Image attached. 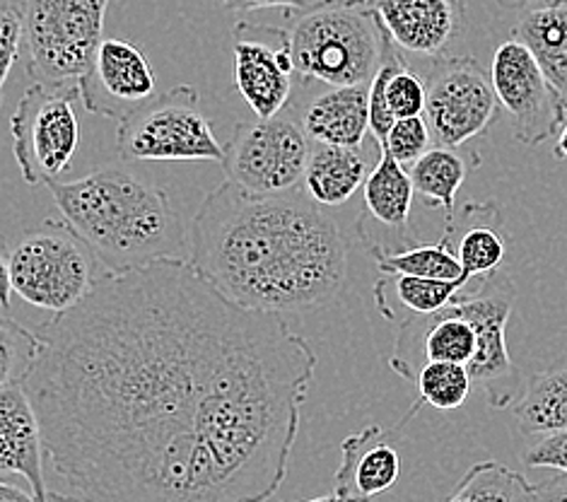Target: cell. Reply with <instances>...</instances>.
Instances as JSON below:
<instances>
[{
  "instance_id": "1",
  "label": "cell",
  "mask_w": 567,
  "mask_h": 502,
  "mask_svg": "<svg viewBox=\"0 0 567 502\" xmlns=\"http://www.w3.org/2000/svg\"><path fill=\"white\" fill-rule=\"evenodd\" d=\"M24 389L65 495L266 502L288 477L317 352L188 259L106 270L53 315Z\"/></svg>"
},
{
  "instance_id": "2",
  "label": "cell",
  "mask_w": 567,
  "mask_h": 502,
  "mask_svg": "<svg viewBox=\"0 0 567 502\" xmlns=\"http://www.w3.org/2000/svg\"><path fill=\"white\" fill-rule=\"evenodd\" d=\"M188 262L229 300L271 315H300L346 288L350 244L307 194H251L223 182L200 203Z\"/></svg>"
},
{
  "instance_id": "3",
  "label": "cell",
  "mask_w": 567,
  "mask_h": 502,
  "mask_svg": "<svg viewBox=\"0 0 567 502\" xmlns=\"http://www.w3.org/2000/svg\"><path fill=\"white\" fill-rule=\"evenodd\" d=\"M515 303L517 285L505 270L471 280L442 309L403 319L389 368L413 385L427 362L466 365L491 409H509L524 385L505 338Z\"/></svg>"
},
{
  "instance_id": "4",
  "label": "cell",
  "mask_w": 567,
  "mask_h": 502,
  "mask_svg": "<svg viewBox=\"0 0 567 502\" xmlns=\"http://www.w3.org/2000/svg\"><path fill=\"white\" fill-rule=\"evenodd\" d=\"M75 233L106 270H131L155 262L186 259L188 233L167 188L106 165L73 182L47 184Z\"/></svg>"
},
{
  "instance_id": "5",
  "label": "cell",
  "mask_w": 567,
  "mask_h": 502,
  "mask_svg": "<svg viewBox=\"0 0 567 502\" xmlns=\"http://www.w3.org/2000/svg\"><path fill=\"white\" fill-rule=\"evenodd\" d=\"M280 30L295 78L327 88L370 85L384 59L386 34L364 6L348 0H317L305 10L286 12Z\"/></svg>"
},
{
  "instance_id": "6",
  "label": "cell",
  "mask_w": 567,
  "mask_h": 502,
  "mask_svg": "<svg viewBox=\"0 0 567 502\" xmlns=\"http://www.w3.org/2000/svg\"><path fill=\"white\" fill-rule=\"evenodd\" d=\"M104 274L100 256L65 221L27 229L10 249L12 293L53 315L83 303Z\"/></svg>"
},
{
  "instance_id": "7",
  "label": "cell",
  "mask_w": 567,
  "mask_h": 502,
  "mask_svg": "<svg viewBox=\"0 0 567 502\" xmlns=\"http://www.w3.org/2000/svg\"><path fill=\"white\" fill-rule=\"evenodd\" d=\"M106 6L110 0H16L34 83L80 85L104 42Z\"/></svg>"
},
{
  "instance_id": "8",
  "label": "cell",
  "mask_w": 567,
  "mask_h": 502,
  "mask_svg": "<svg viewBox=\"0 0 567 502\" xmlns=\"http://www.w3.org/2000/svg\"><path fill=\"white\" fill-rule=\"evenodd\" d=\"M116 153L124 162H223L225 145L200 110L198 90L177 85L118 119Z\"/></svg>"
},
{
  "instance_id": "9",
  "label": "cell",
  "mask_w": 567,
  "mask_h": 502,
  "mask_svg": "<svg viewBox=\"0 0 567 502\" xmlns=\"http://www.w3.org/2000/svg\"><path fill=\"white\" fill-rule=\"evenodd\" d=\"M312 141L295 106L276 116L241 121L225 145L227 182L251 194H288L300 188Z\"/></svg>"
},
{
  "instance_id": "10",
  "label": "cell",
  "mask_w": 567,
  "mask_h": 502,
  "mask_svg": "<svg viewBox=\"0 0 567 502\" xmlns=\"http://www.w3.org/2000/svg\"><path fill=\"white\" fill-rule=\"evenodd\" d=\"M80 85L34 83L10 116L12 153L22 180L32 186L56 182L80 151V119L75 114Z\"/></svg>"
},
{
  "instance_id": "11",
  "label": "cell",
  "mask_w": 567,
  "mask_h": 502,
  "mask_svg": "<svg viewBox=\"0 0 567 502\" xmlns=\"http://www.w3.org/2000/svg\"><path fill=\"white\" fill-rule=\"evenodd\" d=\"M425 121L432 141L447 147H464L503 114L491 73L474 57L430 59L423 75Z\"/></svg>"
},
{
  "instance_id": "12",
  "label": "cell",
  "mask_w": 567,
  "mask_h": 502,
  "mask_svg": "<svg viewBox=\"0 0 567 502\" xmlns=\"http://www.w3.org/2000/svg\"><path fill=\"white\" fill-rule=\"evenodd\" d=\"M491 80L517 143L534 147L567 124V102L519 39L512 37L497 47Z\"/></svg>"
},
{
  "instance_id": "13",
  "label": "cell",
  "mask_w": 567,
  "mask_h": 502,
  "mask_svg": "<svg viewBox=\"0 0 567 502\" xmlns=\"http://www.w3.org/2000/svg\"><path fill=\"white\" fill-rule=\"evenodd\" d=\"M401 57H444L466 24V0H368Z\"/></svg>"
},
{
  "instance_id": "14",
  "label": "cell",
  "mask_w": 567,
  "mask_h": 502,
  "mask_svg": "<svg viewBox=\"0 0 567 502\" xmlns=\"http://www.w3.org/2000/svg\"><path fill=\"white\" fill-rule=\"evenodd\" d=\"M157 75L145 53L124 39H104L87 75L80 80V100L90 114L121 119L155 94Z\"/></svg>"
},
{
  "instance_id": "15",
  "label": "cell",
  "mask_w": 567,
  "mask_h": 502,
  "mask_svg": "<svg viewBox=\"0 0 567 502\" xmlns=\"http://www.w3.org/2000/svg\"><path fill=\"white\" fill-rule=\"evenodd\" d=\"M380 153L374 170L362 184L364 213L358 221V235H372L382 229L380 235L362 242L368 252H403L413 244H421L411 225L415 192L409 170L399 165L386 151Z\"/></svg>"
},
{
  "instance_id": "16",
  "label": "cell",
  "mask_w": 567,
  "mask_h": 502,
  "mask_svg": "<svg viewBox=\"0 0 567 502\" xmlns=\"http://www.w3.org/2000/svg\"><path fill=\"white\" fill-rule=\"evenodd\" d=\"M401 430L368 426L341 444V467L333 473V493L343 502H372L401 477L396 438Z\"/></svg>"
},
{
  "instance_id": "17",
  "label": "cell",
  "mask_w": 567,
  "mask_h": 502,
  "mask_svg": "<svg viewBox=\"0 0 567 502\" xmlns=\"http://www.w3.org/2000/svg\"><path fill=\"white\" fill-rule=\"evenodd\" d=\"M0 473L22 477L39 502H49L42 426L24 385L0 387Z\"/></svg>"
},
{
  "instance_id": "18",
  "label": "cell",
  "mask_w": 567,
  "mask_h": 502,
  "mask_svg": "<svg viewBox=\"0 0 567 502\" xmlns=\"http://www.w3.org/2000/svg\"><path fill=\"white\" fill-rule=\"evenodd\" d=\"M276 32V47L261 42V39L235 34V83L241 98L259 119L276 116L290 104L295 68L278 27Z\"/></svg>"
},
{
  "instance_id": "19",
  "label": "cell",
  "mask_w": 567,
  "mask_h": 502,
  "mask_svg": "<svg viewBox=\"0 0 567 502\" xmlns=\"http://www.w3.org/2000/svg\"><path fill=\"white\" fill-rule=\"evenodd\" d=\"M444 237L468 280L491 276L507 254L497 203H466L450 223H444Z\"/></svg>"
},
{
  "instance_id": "20",
  "label": "cell",
  "mask_w": 567,
  "mask_h": 502,
  "mask_svg": "<svg viewBox=\"0 0 567 502\" xmlns=\"http://www.w3.org/2000/svg\"><path fill=\"white\" fill-rule=\"evenodd\" d=\"M300 116L312 143L360 147L370 133V85L323 90Z\"/></svg>"
},
{
  "instance_id": "21",
  "label": "cell",
  "mask_w": 567,
  "mask_h": 502,
  "mask_svg": "<svg viewBox=\"0 0 567 502\" xmlns=\"http://www.w3.org/2000/svg\"><path fill=\"white\" fill-rule=\"evenodd\" d=\"M509 409L524 436L567 430V350L546 368L524 377Z\"/></svg>"
},
{
  "instance_id": "22",
  "label": "cell",
  "mask_w": 567,
  "mask_h": 502,
  "mask_svg": "<svg viewBox=\"0 0 567 502\" xmlns=\"http://www.w3.org/2000/svg\"><path fill=\"white\" fill-rule=\"evenodd\" d=\"M515 39L534 53L536 63L567 102V0L529 6L522 10Z\"/></svg>"
},
{
  "instance_id": "23",
  "label": "cell",
  "mask_w": 567,
  "mask_h": 502,
  "mask_svg": "<svg viewBox=\"0 0 567 502\" xmlns=\"http://www.w3.org/2000/svg\"><path fill=\"white\" fill-rule=\"evenodd\" d=\"M368 180L360 147L312 143L305 170V192L323 208L343 206Z\"/></svg>"
},
{
  "instance_id": "24",
  "label": "cell",
  "mask_w": 567,
  "mask_h": 502,
  "mask_svg": "<svg viewBox=\"0 0 567 502\" xmlns=\"http://www.w3.org/2000/svg\"><path fill=\"white\" fill-rule=\"evenodd\" d=\"M481 167L478 153H466L464 147L435 145L417 157L409 167L413 192L421 196L427 206L444 213V223H450L456 208V192L466 182V176Z\"/></svg>"
},
{
  "instance_id": "25",
  "label": "cell",
  "mask_w": 567,
  "mask_h": 502,
  "mask_svg": "<svg viewBox=\"0 0 567 502\" xmlns=\"http://www.w3.org/2000/svg\"><path fill=\"white\" fill-rule=\"evenodd\" d=\"M466 288L458 280H432L403 274H384L374 283V303L386 319L396 317V309L403 307L411 315H430L442 309Z\"/></svg>"
},
{
  "instance_id": "26",
  "label": "cell",
  "mask_w": 567,
  "mask_h": 502,
  "mask_svg": "<svg viewBox=\"0 0 567 502\" xmlns=\"http://www.w3.org/2000/svg\"><path fill=\"white\" fill-rule=\"evenodd\" d=\"M442 502H538L534 485L499 461H478Z\"/></svg>"
},
{
  "instance_id": "27",
  "label": "cell",
  "mask_w": 567,
  "mask_h": 502,
  "mask_svg": "<svg viewBox=\"0 0 567 502\" xmlns=\"http://www.w3.org/2000/svg\"><path fill=\"white\" fill-rule=\"evenodd\" d=\"M415 401L409 409V413L401 418L396 430H403L411 418L421 413L423 406H432L437 411H454L458 406H464L468 393L474 391V379L466 365L454 362H427L425 368L415 375Z\"/></svg>"
},
{
  "instance_id": "28",
  "label": "cell",
  "mask_w": 567,
  "mask_h": 502,
  "mask_svg": "<svg viewBox=\"0 0 567 502\" xmlns=\"http://www.w3.org/2000/svg\"><path fill=\"white\" fill-rule=\"evenodd\" d=\"M372 259L380 266L382 274H403V276H417V278H432V280H458L471 283L462 264L450 249L447 237L442 235L435 244H413V247L403 252H370Z\"/></svg>"
},
{
  "instance_id": "29",
  "label": "cell",
  "mask_w": 567,
  "mask_h": 502,
  "mask_svg": "<svg viewBox=\"0 0 567 502\" xmlns=\"http://www.w3.org/2000/svg\"><path fill=\"white\" fill-rule=\"evenodd\" d=\"M42 352L39 331L24 329L20 321L0 311V387L24 385Z\"/></svg>"
},
{
  "instance_id": "30",
  "label": "cell",
  "mask_w": 567,
  "mask_h": 502,
  "mask_svg": "<svg viewBox=\"0 0 567 502\" xmlns=\"http://www.w3.org/2000/svg\"><path fill=\"white\" fill-rule=\"evenodd\" d=\"M430 141L432 133L425 116H406L394 121V126H391L380 151H386L399 165L409 170L417 157L430 151Z\"/></svg>"
},
{
  "instance_id": "31",
  "label": "cell",
  "mask_w": 567,
  "mask_h": 502,
  "mask_svg": "<svg viewBox=\"0 0 567 502\" xmlns=\"http://www.w3.org/2000/svg\"><path fill=\"white\" fill-rule=\"evenodd\" d=\"M22 53V22L16 3H0V104L12 65Z\"/></svg>"
},
{
  "instance_id": "32",
  "label": "cell",
  "mask_w": 567,
  "mask_h": 502,
  "mask_svg": "<svg viewBox=\"0 0 567 502\" xmlns=\"http://www.w3.org/2000/svg\"><path fill=\"white\" fill-rule=\"evenodd\" d=\"M522 461L529 469H550L567 477V430L546 432L522 454Z\"/></svg>"
},
{
  "instance_id": "33",
  "label": "cell",
  "mask_w": 567,
  "mask_h": 502,
  "mask_svg": "<svg viewBox=\"0 0 567 502\" xmlns=\"http://www.w3.org/2000/svg\"><path fill=\"white\" fill-rule=\"evenodd\" d=\"M317 0H223V6L227 10H237V12H251V10H268V8H280L286 12H297L305 10Z\"/></svg>"
},
{
  "instance_id": "34",
  "label": "cell",
  "mask_w": 567,
  "mask_h": 502,
  "mask_svg": "<svg viewBox=\"0 0 567 502\" xmlns=\"http://www.w3.org/2000/svg\"><path fill=\"white\" fill-rule=\"evenodd\" d=\"M534 491L538 502H567V477L556 471L546 481L534 485Z\"/></svg>"
},
{
  "instance_id": "35",
  "label": "cell",
  "mask_w": 567,
  "mask_h": 502,
  "mask_svg": "<svg viewBox=\"0 0 567 502\" xmlns=\"http://www.w3.org/2000/svg\"><path fill=\"white\" fill-rule=\"evenodd\" d=\"M12 303V276H10V249L6 237L0 235V307L10 309Z\"/></svg>"
},
{
  "instance_id": "36",
  "label": "cell",
  "mask_w": 567,
  "mask_h": 502,
  "mask_svg": "<svg viewBox=\"0 0 567 502\" xmlns=\"http://www.w3.org/2000/svg\"><path fill=\"white\" fill-rule=\"evenodd\" d=\"M0 502H39L34 493L20 491L18 485H10L6 481H0Z\"/></svg>"
},
{
  "instance_id": "37",
  "label": "cell",
  "mask_w": 567,
  "mask_h": 502,
  "mask_svg": "<svg viewBox=\"0 0 567 502\" xmlns=\"http://www.w3.org/2000/svg\"><path fill=\"white\" fill-rule=\"evenodd\" d=\"M538 3H548V0H497V6L507 8V10H524V8L538 6Z\"/></svg>"
},
{
  "instance_id": "38",
  "label": "cell",
  "mask_w": 567,
  "mask_h": 502,
  "mask_svg": "<svg viewBox=\"0 0 567 502\" xmlns=\"http://www.w3.org/2000/svg\"><path fill=\"white\" fill-rule=\"evenodd\" d=\"M553 155H556L558 160H565V162H567V124L560 129L558 143H556V147H553Z\"/></svg>"
},
{
  "instance_id": "39",
  "label": "cell",
  "mask_w": 567,
  "mask_h": 502,
  "mask_svg": "<svg viewBox=\"0 0 567 502\" xmlns=\"http://www.w3.org/2000/svg\"><path fill=\"white\" fill-rule=\"evenodd\" d=\"M49 502H83L73 495H65V493H49Z\"/></svg>"
},
{
  "instance_id": "40",
  "label": "cell",
  "mask_w": 567,
  "mask_h": 502,
  "mask_svg": "<svg viewBox=\"0 0 567 502\" xmlns=\"http://www.w3.org/2000/svg\"><path fill=\"white\" fill-rule=\"evenodd\" d=\"M305 502H343L339 495L331 493V495H321V498H315V500H305Z\"/></svg>"
},
{
  "instance_id": "41",
  "label": "cell",
  "mask_w": 567,
  "mask_h": 502,
  "mask_svg": "<svg viewBox=\"0 0 567 502\" xmlns=\"http://www.w3.org/2000/svg\"><path fill=\"white\" fill-rule=\"evenodd\" d=\"M348 3H355V6H364V3H368V0H348Z\"/></svg>"
}]
</instances>
